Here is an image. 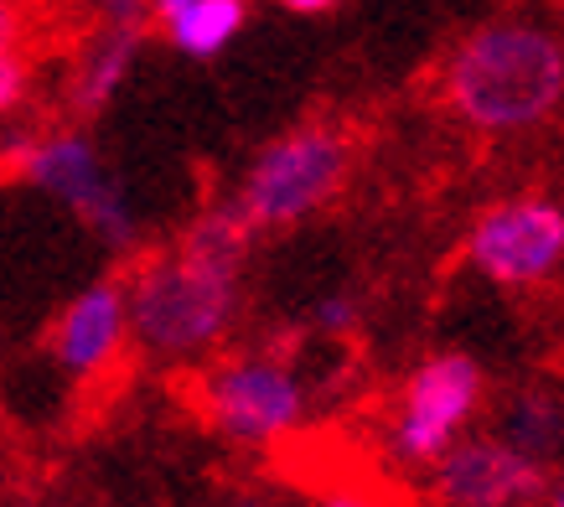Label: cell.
Returning <instances> with one entry per match:
<instances>
[{
  "instance_id": "cell-1",
  "label": "cell",
  "mask_w": 564,
  "mask_h": 507,
  "mask_svg": "<svg viewBox=\"0 0 564 507\" xmlns=\"http://www.w3.org/2000/svg\"><path fill=\"white\" fill-rule=\"evenodd\" d=\"M243 249L249 228L234 207L207 213L172 254L145 259L124 280L130 342L155 363H197L234 332L243 305Z\"/></svg>"
},
{
  "instance_id": "cell-2",
  "label": "cell",
  "mask_w": 564,
  "mask_h": 507,
  "mask_svg": "<svg viewBox=\"0 0 564 507\" xmlns=\"http://www.w3.org/2000/svg\"><path fill=\"white\" fill-rule=\"evenodd\" d=\"M441 94L481 136H523L560 115L564 47L560 32L539 17L487 21L451 52Z\"/></svg>"
},
{
  "instance_id": "cell-3",
  "label": "cell",
  "mask_w": 564,
  "mask_h": 507,
  "mask_svg": "<svg viewBox=\"0 0 564 507\" xmlns=\"http://www.w3.org/2000/svg\"><path fill=\"white\" fill-rule=\"evenodd\" d=\"M347 171H352V145L343 130H332V125L285 130L249 161L239 197H234V218L249 234L295 228V223L316 218L326 203H337Z\"/></svg>"
},
{
  "instance_id": "cell-4",
  "label": "cell",
  "mask_w": 564,
  "mask_h": 507,
  "mask_svg": "<svg viewBox=\"0 0 564 507\" xmlns=\"http://www.w3.org/2000/svg\"><path fill=\"white\" fill-rule=\"evenodd\" d=\"M6 155L21 171V182H32L42 197L63 203L99 244L135 249L130 197H124L120 176L109 171V161H104L99 145L84 130H63V136H42V140H11Z\"/></svg>"
},
{
  "instance_id": "cell-5",
  "label": "cell",
  "mask_w": 564,
  "mask_h": 507,
  "mask_svg": "<svg viewBox=\"0 0 564 507\" xmlns=\"http://www.w3.org/2000/svg\"><path fill=\"white\" fill-rule=\"evenodd\" d=\"M197 404L207 424L234 445H274L301 430L306 420V384L285 357L270 353H243L223 357L203 373L197 384Z\"/></svg>"
},
{
  "instance_id": "cell-6",
  "label": "cell",
  "mask_w": 564,
  "mask_h": 507,
  "mask_svg": "<svg viewBox=\"0 0 564 507\" xmlns=\"http://www.w3.org/2000/svg\"><path fill=\"white\" fill-rule=\"evenodd\" d=\"M487 399V373L471 353H435L404 378L399 409H393V451L410 466H430L445 445L466 435Z\"/></svg>"
},
{
  "instance_id": "cell-7",
  "label": "cell",
  "mask_w": 564,
  "mask_h": 507,
  "mask_svg": "<svg viewBox=\"0 0 564 507\" xmlns=\"http://www.w3.org/2000/svg\"><path fill=\"white\" fill-rule=\"evenodd\" d=\"M471 270L492 285L539 290L560 274L564 259V213L554 197H508L492 203L466 234Z\"/></svg>"
},
{
  "instance_id": "cell-8",
  "label": "cell",
  "mask_w": 564,
  "mask_h": 507,
  "mask_svg": "<svg viewBox=\"0 0 564 507\" xmlns=\"http://www.w3.org/2000/svg\"><path fill=\"white\" fill-rule=\"evenodd\" d=\"M435 466V503L441 507H539L554 482H549L544 461L523 456L518 445L497 435H471L445 445Z\"/></svg>"
},
{
  "instance_id": "cell-9",
  "label": "cell",
  "mask_w": 564,
  "mask_h": 507,
  "mask_svg": "<svg viewBox=\"0 0 564 507\" xmlns=\"http://www.w3.org/2000/svg\"><path fill=\"white\" fill-rule=\"evenodd\" d=\"M57 368L73 378H104L130 347V316H124L120 280H94L63 305L47 337Z\"/></svg>"
},
{
  "instance_id": "cell-10",
  "label": "cell",
  "mask_w": 564,
  "mask_h": 507,
  "mask_svg": "<svg viewBox=\"0 0 564 507\" xmlns=\"http://www.w3.org/2000/svg\"><path fill=\"white\" fill-rule=\"evenodd\" d=\"M140 32L145 26H115V21H99L94 36L84 42L78 52V68H73V115H104L115 94L130 84L135 73V57H140Z\"/></svg>"
},
{
  "instance_id": "cell-11",
  "label": "cell",
  "mask_w": 564,
  "mask_h": 507,
  "mask_svg": "<svg viewBox=\"0 0 564 507\" xmlns=\"http://www.w3.org/2000/svg\"><path fill=\"white\" fill-rule=\"evenodd\" d=\"M151 21L187 57H218L249 21V0H145Z\"/></svg>"
},
{
  "instance_id": "cell-12",
  "label": "cell",
  "mask_w": 564,
  "mask_h": 507,
  "mask_svg": "<svg viewBox=\"0 0 564 507\" xmlns=\"http://www.w3.org/2000/svg\"><path fill=\"white\" fill-rule=\"evenodd\" d=\"M497 435L508 440V445H518L523 456L544 461L560 451V399L549 389H529L518 393L513 404L502 409V424H497Z\"/></svg>"
},
{
  "instance_id": "cell-13",
  "label": "cell",
  "mask_w": 564,
  "mask_h": 507,
  "mask_svg": "<svg viewBox=\"0 0 564 507\" xmlns=\"http://www.w3.org/2000/svg\"><path fill=\"white\" fill-rule=\"evenodd\" d=\"M316 326H322L326 337H347V332L358 326V301L343 295V290L322 295V301H316Z\"/></svg>"
},
{
  "instance_id": "cell-14",
  "label": "cell",
  "mask_w": 564,
  "mask_h": 507,
  "mask_svg": "<svg viewBox=\"0 0 564 507\" xmlns=\"http://www.w3.org/2000/svg\"><path fill=\"white\" fill-rule=\"evenodd\" d=\"M26 88H32V68L21 63V52H0V115L21 109Z\"/></svg>"
},
{
  "instance_id": "cell-15",
  "label": "cell",
  "mask_w": 564,
  "mask_h": 507,
  "mask_svg": "<svg viewBox=\"0 0 564 507\" xmlns=\"http://www.w3.org/2000/svg\"><path fill=\"white\" fill-rule=\"evenodd\" d=\"M94 11H99V21H115V26H145L151 21L145 0H94Z\"/></svg>"
},
{
  "instance_id": "cell-16",
  "label": "cell",
  "mask_w": 564,
  "mask_h": 507,
  "mask_svg": "<svg viewBox=\"0 0 564 507\" xmlns=\"http://www.w3.org/2000/svg\"><path fill=\"white\" fill-rule=\"evenodd\" d=\"M17 36H21L17 0H0V52H17Z\"/></svg>"
},
{
  "instance_id": "cell-17",
  "label": "cell",
  "mask_w": 564,
  "mask_h": 507,
  "mask_svg": "<svg viewBox=\"0 0 564 507\" xmlns=\"http://www.w3.org/2000/svg\"><path fill=\"white\" fill-rule=\"evenodd\" d=\"M316 507H378V503H373V497H362V492L337 487V492H322V497H316Z\"/></svg>"
},
{
  "instance_id": "cell-18",
  "label": "cell",
  "mask_w": 564,
  "mask_h": 507,
  "mask_svg": "<svg viewBox=\"0 0 564 507\" xmlns=\"http://www.w3.org/2000/svg\"><path fill=\"white\" fill-rule=\"evenodd\" d=\"M280 6H285V11H295V17H326L337 0H280Z\"/></svg>"
},
{
  "instance_id": "cell-19",
  "label": "cell",
  "mask_w": 564,
  "mask_h": 507,
  "mask_svg": "<svg viewBox=\"0 0 564 507\" xmlns=\"http://www.w3.org/2000/svg\"><path fill=\"white\" fill-rule=\"evenodd\" d=\"M539 507H564V497H560V487H549L544 497H539Z\"/></svg>"
},
{
  "instance_id": "cell-20",
  "label": "cell",
  "mask_w": 564,
  "mask_h": 507,
  "mask_svg": "<svg viewBox=\"0 0 564 507\" xmlns=\"http://www.w3.org/2000/svg\"><path fill=\"white\" fill-rule=\"evenodd\" d=\"M228 507H270V503H259V497H234Z\"/></svg>"
},
{
  "instance_id": "cell-21",
  "label": "cell",
  "mask_w": 564,
  "mask_h": 507,
  "mask_svg": "<svg viewBox=\"0 0 564 507\" xmlns=\"http://www.w3.org/2000/svg\"><path fill=\"white\" fill-rule=\"evenodd\" d=\"M6 166H11V155H6V140H0V171H6Z\"/></svg>"
},
{
  "instance_id": "cell-22",
  "label": "cell",
  "mask_w": 564,
  "mask_h": 507,
  "mask_svg": "<svg viewBox=\"0 0 564 507\" xmlns=\"http://www.w3.org/2000/svg\"><path fill=\"white\" fill-rule=\"evenodd\" d=\"M21 507H32V503H21Z\"/></svg>"
}]
</instances>
